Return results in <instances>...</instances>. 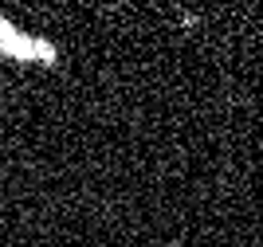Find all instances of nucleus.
I'll return each instance as SVG.
<instances>
[{
  "instance_id": "nucleus-1",
  "label": "nucleus",
  "mask_w": 263,
  "mask_h": 247,
  "mask_svg": "<svg viewBox=\"0 0 263 247\" xmlns=\"http://www.w3.org/2000/svg\"><path fill=\"white\" fill-rule=\"evenodd\" d=\"M0 59L55 67V63H59V47H55L47 35H32V32H24L16 20L0 16Z\"/></svg>"
},
{
  "instance_id": "nucleus-2",
  "label": "nucleus",
  "mask_w": 263,
  "mask_h": 247,
  "mask_svg": "<svg viewBox=\"0 0 263 247\" xmlns=\"http://www.w3.org/2000/svg\"><path fill=\"white\" fill-rule=\"evenodd\" d=\"M173 247H181V243H173Z\"/></svg>"
}]
</instances>
